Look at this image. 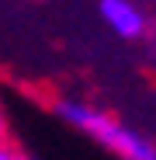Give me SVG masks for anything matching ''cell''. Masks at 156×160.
I'll return each instance as SVG.
<instances>
[{
  "label": "cell",
  "mask_w": 156,
  "mask_h": 160,
  "mask_svg": "<svg viewBox=\"0 0 156 160\" xmlns=\"http://www.w3.org/2000/svg\"><path fill=\"white\" fill-rule=\"evenodd\" d=\"M52 112H56L59 122L76 129L80 136H87L101 150L115 153L118 160H156V143L146 132L132 129L128 122H121L118 115H111L101 104H90L83 98H59L52 104Z\"/></svg>",
  "instance_id": "obj_1"
},
{
  "label": "cell",
  "mask_w": 156,
  "mask_h": 160,
  "mask_svg": "<svg viewBox=\"0 0 156 160\" xmlns=\"http://www.w3.org/2000/svg\"><path fill=\"white\" fill-rule=\"evenodd\" d=\"M97 14L104 21V28L111 35H118L121 42H142L149 38L153 32V11L146 4H135V0H101L97 4Z\"/></svg>",
  "instance_id": "obj_2"
},
{
  "label": "cell",
  "mask_w": 156,
  "mask_h": 160,
  "mask_svg": "<svg viewBox=\"0 0 156 160\" xmlns=\"http://www.w3.org/2000/svg\"><path fill=\"white\" fill-rule=\"evenodd\" d=\"M7 132H11V122H7V108H4V101H0V146L7 143Z\"/></svg>",
  "instance_id": "obj_3"
},
{
  "label": "cell",
  "mask_w": 156,
  "mask_h": 160,
  "mask_svg": "<svg viewBox=\"0 0 156 160\" xmlns=\"http://www.w3.org/2000/svg\"><path fill=\"white\" fill-rule=\"evenodd\" d=\"M17 157V150L11 146V143H4V146H0V160H14Z\"/></svg>",
  "instance_id": "obj_4"
},
{
  "label": "cell",
  "mask_w": 156,
  "mask_h": 160,
  "mask_svg": "<svg viewBox=\"0 0 156 160\" xmlns=\"http://www.w3.org/2000/svg\"><path fill=\"white\" fill-rule=\"evenodd\" d=\"M14 160H31V157H28V153H21V150H17V157H14Z\"/></svg>",
  "instance_id": "obj_5"
}]
</instances>
